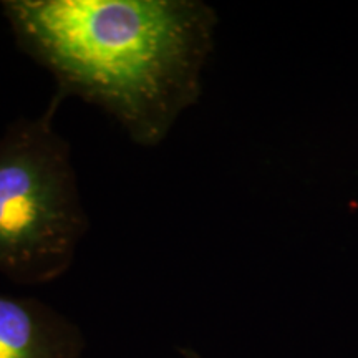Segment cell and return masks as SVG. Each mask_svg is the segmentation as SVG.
<instances>
[{"label": "cell", "mask_w": 358, "mask_h": 358, "mask_svg": "<svg viewBox=\"0 0 358 358\" xmlns=\"http://www.w3.org/2000/svg\"><path fill=\"white\" fill-rule=\"evenodd\" d=\"M82 329L35 297L0 295V358H82Z\"/></svg>", "instance_id": "3957f363"}, {"label": "cell", "mask_w": 358, "mask_h": 358, "mask_svg": "<svg viewBox=\"0 0 358 358\" xmlns=\"http://www.w3.org/2000/svg\"><path fill=\"white\" fill-rule=\"evenodd\" d=\"M62 101L53 93L0 136V275L22 285L64 277L90 229L70 143L55 128Z\"/></svg>", "instance_id": "7a4b0ae2"}, {"label": "cell", "mask_w": 358, "mask_h": 358, "mask_svg": "<svg viewBox=\"0 0 358 358\" xmlns=\"http://www.w3.org/2000/svg\"><path fill=\"white\" fill-rule=\"evenodd\" d=\"M17 47L62 100L105 111L143 148L159 146L198 103L217 13L199 0H3Z\"/></svg>", "instance_id": "6da1fadb"}, {"label": "cell", "mask_w": 358, "mask_h": 358, "mask_svg": "<svg viewBox=\"0 0 358 358\" xmlns=\"http://www.w3.org/2000/svg\"><path fill=\"white\" fill-rule=\"evenodd\" d=\"M179 355H181L182 358H203L198 352L194 350V348H187V347L179 348Z\"/></svg>", "instance_id": "277c9868"}]
</instances>
